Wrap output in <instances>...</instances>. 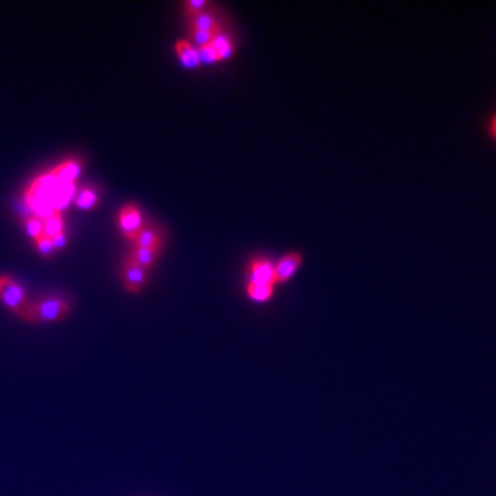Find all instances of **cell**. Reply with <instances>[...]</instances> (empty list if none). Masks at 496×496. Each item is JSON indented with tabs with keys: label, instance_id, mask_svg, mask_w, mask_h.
Masks as SVG:
<instances>
[{
	"label": "cell",
	"instance_id": "cell-16",
	"mask_svg": "<svg viewBox=\"0 0 496 496\" xmlns=\"http://www.w3.org/2000/svg\"><path fill=\"white\" fill-rule=\"evenodd\" d=\"M97 203V192L94 189L86 188L76 196V206L82 210H90Z\"/></svg>",
	"mask_w": 496,
	"mask_h": 496
},
{
	"label": "cell",
	"instance_id": "cell-19",
	"mask_svg": "<svg viewBox=\"0 0 496 496\" xmlns=\"http://www.w3.org/2000/svg\"><path fill=\"white\" fill-rule=\"evenodd\" d=\"M215 32H209V30H202V29H192V40L197 47L206 46L209 43H211L213 36Z\"/></svg>",
	"mask_w": 496,
	"mask_h": 496
},
{
	"label": "cell",
	"instance_id": "cell-14",
	"mask_svg": "<svg viewBox=\"0 0 496 496\" xmlns=\"http://www.w3.org/2000/svg\"><path fill=\"white\" fill-rule=\"evenodd\" d=\"M64 232V222L60 213H55L43 220V235L47 238H53L58 233Z\"/></svg>",
	"mask_w": 496,
	"mask_h": 496
},
{
	"label": "cell",
	"instance_id": "cell-12",
	"mask_svg": "<svg viewBox=\"0 0 496 496\" xmlns=\"http://www.w3.org/2000/svg\"><path fill=\"white\" fill-rule=\"evenodd\" d=\"M159 249H150V248L132 247L128 259L135 262L136 265L148 269L157 260Z\"/></svg>",
	"mask_w": 496,
	"mask_h": 496
},
{
	"label": "cell",
	"instance_id": "cell-5",
	"mask_svg": "<svg viewBox=\"0 0 496 496\" xmlns=\"http://www.w3.org/2000/svg\"><path fill=\"white\" fill-rule=\"evenodd\" d=\"M146 269L127 258L123 265V283L130 292H138L146 283Z\"/></svg>",
	"mask_w": 496,
	"mask_h": 496
},
{
	"label": "cell",
	"instance_id": "cell-15",
	"mask_svg": "<svg viewBox=\"0 0 496 496\" xmlns=\"http://www.w3.org/2000/svg\"><path fill=\"white\" fill-rule=\"evenodd\" d=\"M248 295L255 302H266L273 295V285L263 284H248Z\"/></svg>",
	"mask_w": 496,
	"mask_h": 496
},
{
	"label": "cell",
	"instance_id": "cell-9",
	"mask_svg": "<svg viewBox=\"0 0 496 496\" xmlns=\"http://www.w3.org/2000/svg\"><path fill=\"white\" fill-rule=\"evenodd\" d=\"M51 172L54 174V177L58 179V182L61 185H64V184H75V179L80 174V163H78L75 160H69V161H65V163L60 164Z\"/></svg>",
	"mask_w": 496,
	"mask_h": 496
},
{
	"label": "cell",
	"instance_id": "cell-21",
	"mask_svg": "<svg viewBox=\"0 0 496 496\" xmlns=\"http://www.w3.org/2000/svg\"><path fill=\"white\" fill-rule=\"evenodd\" d=\"M36 246H37V249L40 251V254L44 255V256L51 255V252L54 251L53 245H51V239L47 238V236H44V235L40 236L39 239H36Z\"/></svg>",
	"mask_w": 496,
	"mask_h": 496
},
{
	"label": "cell",
	"instance_id": "cell-20",
	"mask_svg": "<svg viewBox=\"0 0 496 496\" xmlns=\"http://www.w3.org/2000/svg\"><path fill=\"white\" fill-rule=\"evenodd\" d=\"M209 1L207 0H189L185 3V8L189 17H193L199 12H202L203 10L209 8Z\"/></svg>",
	"mask_w": 496,
	"mask_h": 496
},
{
	"label": "cell",
	"instance_id": "cell-23",
	"mask_svg": "<svg viewBox=\"0 0 496 496\" xmlns=\"http://www.w3.org/2000/svg\"><path fill=\"white\" fill-rule=\"evenodd\" d=\"M490 128H491V134L496 138V115L494 116L493 122H491V127H490Z\"/></svg>",
	"mask_w": 496,
	"mask_h": 496
},
{
	"label": "cell",
	"instance_id": "cell-8",
	"mask_svg": "<svg viewBox=\"0 0 496 496\" xmlns=\"http://www.w3.org/2000/svg\"><path fill=\"white\" fill-rule=\"evenodd\" d=\"M134 247L150 248V249H160L161 246V236L160 233L149 227H143L139 229L135 236L131 239Z\"/></svg>",
	"mask_w": 496,
	"mask_h": 496
},
{
	"label": "cell",
	"instance_id": "cell-17",
	"mask_svg": "<svg viewBox=\"0 0 496 496\" xmlns=\"http://www.w3.org/2000/svg\"><path fill=\"white\" fill-rule=\"evenodd\" d=\"M197 53H199V58H200V64H214L217 61H220V57L217 54V50L214 48V46L211 43L197 47Z\"/></svg>",
	"mask_w": 496,
	"mask_h": 496
},
{
	"label": "cell",
	"instance_id": "cell-10",
	"mask_svg": "<svg viewBox=\"0 0 496 496\" xmlns=\"http://www.w3.org/2000/svg\"><path fill=\"white\" fill-rule=\"evenodd\" d=\"M211 44L217 50L220 61L225 60V58H229L235 51V43H233L232 37L227 32H224L222 29H220L218 32L214 33Z\"/></svg>",
	"mask_w": 496,
	"mask_h": 496
},
{
	"label": "cell",
	"instance_id": "cell-1",
	"mask_svg": "<svg viewBox=\"0 0 496 496\" xmlns=\"http://www.w3.org/2000/svg\"><path fill=\"white\" fill-rule=\"evenodd\" d=\"M71 306L67 301L58 296L46 298L28 306L24 320L30 323H54L69 315Z\"/></svg>",
	"mask_w": 496,
	"mask_h": 496
},
{
	"label": "cell",
	"instance_id": "cell-11",
	"mask_svg": "<svg viewBox=\"0 0 496 496\" xmlns=\"http://www.w3.org/2000/svg\"><path fill=\"white\" fill-rule=\"evenodd\" d=\"M191 21H192L193 29H202V30H209V32H218L221 29L217 17L209 8L191 17Z\"/></svg>",
	"mask_w": 496,
	"mask_h": 496
},
{
	"label": "cell",
	"instance_id": "cell-22",
	"mask_svg": "<svg viewBox=\"0 0 496 496\" xmlns=\"http://www.w3.org/2000/svg\"><path fill=\"white\" fill-rule=\"evenodd\" d=\"M50 239H51L53 248L55 251H60V249H62L67 246V235H65V232H61V233H58V235H55V236H53Z\"/></svg>",
	"mask_w": 496,
	"mask_h": 496
},
{
	"label": "cell",
	"instance_id": "cell-4",
	"mask_svg": "<svg viewBox=\"0 0 496 496\" xmlns=\"http://www.w3.org/2000/svg\"><path fill=\"white\" fill-rule=\"evenodd\" d=\"M119 225L125 238L131 240L135 233L143 228V218L141 211L135 206H124L119 214Z\"/></svg>",
	"mask_w": 496,
	"mask_h": 496
},
{
	"label": "cell",
	"instance_id": "cell-18",
	"mask_svg": "<svg viewBox=\"0 0 496 496\" xmlns=\"http://www.w3.org/2000/svg\"><path fill=\"white\" fill-rule=\"evenodd\" d=\"M25 228H26V232L29 233V236H32L35 240L39 239L40 236H43V220L39 217L28 218L25 222Z\"/></svg>",
	"mask_w": 496,
	"mask_h": 496
},
{
	"label": "cell",
	"instance_id": "cell-2",
	"mask_svg": "<svg viewBox=\"0 0 496 496\" xmlns=\"http://www.w3.org/2000/svg\"><path fill=\"white\" fill-rule=\"evenodd\" d=\"M0 299L21 319H24L26 309L30 305L26 299L24 288L7 276H0Z\"/></svg>",
	"mask_w": 496,
	"mask_h": 496
},
{
	"label": "cell",
	"instance_id": "cell-6",
	"mask_svg": "<svg viewBox=\"0 0 496 496\" xmlns=\"http://www.w3.org/2000/svg\"><path fill=\"white\" fill-rule=\"evenodd\" d=\"M302 263V256L298 252H291L285 256H283L277 265H274L276 270V284L285 283L292 277V274L299 269Z\"/></svg>",
	"mask_w": 496,
	"mask_h": 496
},
{
	"label": "cell",
	"instance_id": "cell-7",
	"mask_svg": "<svg viewBox=\"0 0 496 496\" xmlns=\"http://www.w3.org/2000/svg\"><path fill=\"white\" fill-rule=\"evenodd\" d=\"M175 51L182 62V65L188 69H195L200 65V58L197 48L188 40H179L175 44Z\"/></svg>",
	"mask_w": 496,
	"mask_h": 496
},
{
	"label": "cell",
	"instance_id": "cell-13",
	"mask_svg": "<svg viewBox=\"0 0 496 496\" xmlns=\"http://www.w3.org/2000/svg\"><path fill=\"white\" fill-rule=\"evenodd\" d=\"M76 186L75 184H64L60 185L57 192L53 196V209L55 213H60L62 209H65L71 199L75 197Z\"/></svg>",
	"mask_w": 496,
	"mask_h": 496
},
{
	"label": "cell",
	"instance_id": "cell-3",
	"mask_svg": "<svg viewBox=\"0 0 496 496\" xmlns=\"http://www.w3.org/2000/svg\"><path fill=\"white\" fill-rule=\"evenodd\" d=\"M249 284L274 285L276 284L274 265L265 258L254 259L249 266Z\"/></svg>",
	"mask_w": 496,
	"mask_h": 496
}]
</instances>
